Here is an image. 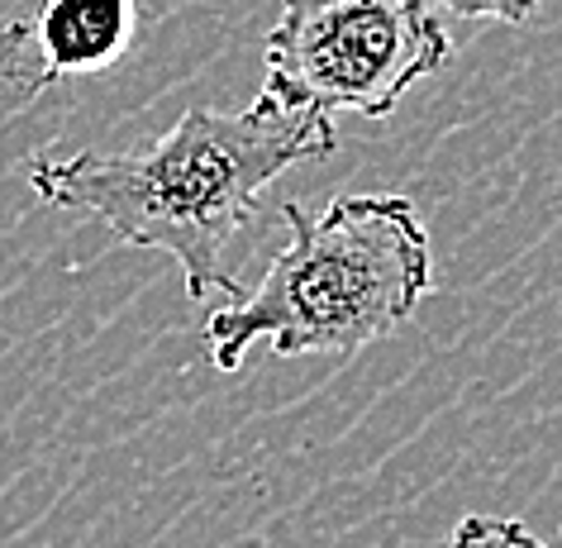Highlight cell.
<instances>
[{
	"label": "cell",
	"instance_id": "cell-1",
	"mask_svg": "<svg viewBox=\"0 0 562 548\" xmlns=\"http://www.w3.org/2000/svg\"><path fill=\"white\" fill-rule=\"evenodd\" d=\"M329 153V115L262 91L244 110L191 105L162 138L130 153L34 158L30 187L38 201L105 224L120 244L167 253L187 277V297L205 301L244 291L224 272V248L258 220L262 191L286 167Z\"/></svg>",
	"mask_w": 562,
	"mask_h": 548
},
{
	"label": "cell",
	"instance_id": "cell-7",
	"mask_svg": "<svg viewBox=\"0 0 562 548\" xmlns=\"http://www.w3.org/2000/svg\"><path fill=\"white\" fill-rule=\"evenodd\" d=\"M458 20H496V24H529L539 15V0H429Z\"/></svg>",
	"mask_w": 562,
	"mask_h": 548
},
{
	"label": "cell",
	"instance_id": "cell-6",
	"mask_svg": "<svg viewBox=\"0 0 562 548\" xmlns=\"http://www.w3.org/2000/svg\"><path fill=\"white\" fill-rule=\"evenodd\" d=\"M448 548H548L539 534H529L519 519H501V515H468L458 519Z\"/></svg>",
	"mask_w": 562,
	"mask_h": 548
},
{
	"label": "cell",
	"instance_id": "cell-3",
	"mask_svg": "<svg viewBox=\"0 0 562 548\" xmlns=\"http://www.w3.org/2000/svg\"><path fill=\"white\" fill-rule=\"evenodd\" d=\"M448 53L453 38L429 0H281L262 91L291 110L382 120Z\"/></svg>",
	"mask_w": 562,
	"mask_h": 548
},
{
	"label": "cell",
	"instance_id": "cell-5",
	"mask_svg": "<svg viewBox=\"0 0 562 548\" xmlns=\"http://www.w3.org/2000/svg\"><path fill=\"white\" fill-rule=\"evenodd\" d=\"M53 87L34 53V34L20 20H0V120L20 115L24 105H34L38 96Z\"/></svg>",
	"mask_w": 562,
	"mask_h": 548
},
{
	"label": "cell",
	"instance_id": "cell-2",
	"mask_svg": "<svg viewBox=\"0 0 562 548\" xmlns=\"http://www.w3.org/2000/svg\"><path fill=\"white\" fill-rule=\"evenodd\" d=\"M281 220L286 248L262 282L205 320L215 372L244 368L252 344L281 358H353L429 297V230L411 195H339L325 210L281 205Z\"/></svg>",
	"mask_w": 562,
	"mask_h": 548
},
{
	"label": "cell",
	"instance_id": "cell-4",
	"mask_svg": "<svg viewBox=\"0 0 562 548\" xmlns=\"http://www.w3.org/2000/svg\"><path fill=\"white\" fill-rule=\"evenodd\" d=\"M134 15L138 0H44L30 24L34 53L53 81L101 72L130 48Z\"/></svg>",
	"mask_w": 562,
	"mask_h": 548
}]
</instances>
